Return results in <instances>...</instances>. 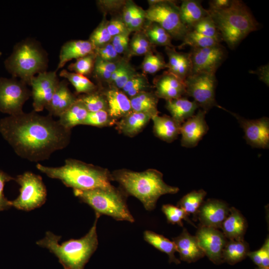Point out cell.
<instances>
[{"instance_id": "obj_1", "label": "cell", "mask_w": 269, "mask_h": 269, "mask_svg": "<svg viewBox=\"0 0 269 269\" xmlns=\"http://www.w3.org/2000/svg\"><path fill=\"white\" fill-rule=\"evenodd\" d=\"M0 133L20 157L38 162L69 143L71 130L33 110L0 120Z\"/></svg>"}, {"instance_id": "obj_2", "label": "cell", "mask_w": 269, "mask_h": 269, "mask_svg": "<svg viewBox=\"0 0 269 269\" xmlns=\"http://www.w3.org/2000/svg\"><path fill=\"white\" fill-rule=\"evenodd\" d=\"M112 181H117L120 188L128 195L138 199L147 211L153 210L159 198L167 194H175L178 187L167 184L163 174L154 169L136 172L126 169L114 171Z\"/></svg>"}, {"instance_id": "obj_3", "label": "cell", "mask_w": 269, "mask_h": 269, "mask_svg": "<svg viewBox=\"0 0 269 269\" xmlns=\"http://www.w3.org/2000/svg\"><path fill=\"white\" fill-rule=\"evenodd\" d=\"M38 170L48 177L60 180L73 190H87L111 185V173L104 168L82 161L68 158L60 167H49L37 163Z\"/></svg>"}, {"instance_id": "obj_4", "label": "cell", "mask_w": 269, "mask_h": 269, "mask_svg": "<svg viewBox=\"0 0 269 269\" xmlns=\"http://www.w3.org/2000/svg\"><path fill=\"white\" fill-rule=\"evenodd\" d=\"M99 217L96 215L93 225L88 233L80 239H70L60 244L61 237L47 231L45 237L36 243L53 254L64 269H84L98 247L96 226Z\"/></svg>"}, {"instance_id": "obj_5", "label": "cell", "mask_w": 269, "mask_h": 269, "mask_svg": "<svg viewBox=\"0 0 269 269\" xmlns=\"http://www.w3.org/2000/svg\"><path fill=\"white\" fill-rule=\"evenodd\" d=\"M207 10L222 40L231 49L259 26L250 8L241 0H232L230 6L224 9Z\"/></svg>"}, {"instance_id": "obj_6", "label": "cell", "mask_w": 269, "mask_h": 269, "mask_svg": "<svg viewBox=\"0 0 269 269\" xmlns=\"http://www.w3.org/2000/svg\"><path fill=\"white\" fill-rule=\"evenodd\" d=\"M48 64L47 53L38 41L31 38L17 43L4 61L5 69L12 77L27 85L34 76L47 71Z\"/></svg>"}, {"instance_id": "obj_7", "label": "cell", "mask_w": 269, "mask_h": 269, "mask_svg": "<svg viewBox=\"0 0 269 269\" xmlns=\"http://www.w3.org/2000/svg\"><path fill=\"white\" fill-rule=\"evenodd\" d=\"M73 193L89 205L96 215L109 216L117 221H134L127 205L128 195L121 188L111 185L87 190H73Z\"/></svg>"}, {"instance_id": "obj_8", "label": "cell", "mask_w": 269, "mask_h": 269, "mask_svg": "<svg viewBox=\"0 0 269 269\" xmlns=\"http://www.w3.org/2000/svg\"><path fill=\"white\" fill-rule=\"evenodd\" d=\"M149 8L145 11V18L158 24L171 36L182 40L189 29L182 23L179 8L168 0L150 1Z\"/></svg>"}, {"instance_id": "obj_9", "label": "cell", "mask_w": 269, "mask_h": 269, "mask_svg": "<svg viewBox=\"0 0 269 269\" xmlns=\"http://www.w3.org/2000/svg\"><path fill=\"white\" fill-rule=\"evenodd\" d=\"M14 180L20 185L19 195L10 201L11 207L29 211L43 205L47 197V190L42 177L31 172L26 171L17 175Z\"/></svg>"}, {"instance_id": "obj_10", "label": "cell", "mask_w": 269, "mask_h": 269, "mask_svg": "<svg viewBox=\"0 0 269 269\" xmlns=\"http://www.w3.org/2000/svg\"><path fill=\"white\" fill-rule=\"evenodd\" d=\"M185 95L191 97L202 110L207 112L214 107L224 110L215 99V74L200 72L192 74L185 80Z\"/></svg>"}, {"instance_id": "obj_11", "label": "cell", "mask_w": 269, "mask_h": 269, "mask_svg": "<svg viewBox=\"0 0 269 269\" xmlns=\"http://www.w3.org/2000/svg\"><path fill=\"white\" fill-rule=\"evenodd\" d=\"M31 96L27 85L21 80L12 77H0V111L16 115L22 113L25 102Z\"/></svg>"}, {"instance_id": "obj_12", "label": "cell", "mask_w": 269, "mask_h": 269, "mask_svg": "<svg viewBox=\"0 0 269 269\" xmlns=\"http://www.w3.org/2000/svg\"><path fill=\"white\" fill-rule=\"evenodd\" d=\"M192 64V74H214L224 62L227 52L221 44L205 48H191L189 52Z\"/></svg>"}, {"instance_id": "obj_13", "label": "cell", "mask_w": 269, "mask_h": 269, "mask_svg": "<svg viewBox=\"0 0 269 269\" xmlns=\"http://www.w3.org/2000/svg\"><path fill=\"white\" fill-rule=\"evenodd\" d=\"M56 72L46 71L31 79L29 86L31 87L34 111H42L50 102L60 82Z\"/></svg>"}, {"instance_id": "obj_14", "label": "cell", "mask_w": 269, "mask_h": 269, "mask_svg": "<svg viewBox=\"0 0 269 269\" xmlns=\"http://www.w3.org/2000/svg\"><path fill=\"white\" fill-rule=\"evenodd\" d=\"M226 111L237 120L245 133L244 138L253 147L268 149L269 147V119L263 117L255 120L246 119L240 115Z\"/></svg>"}, {"instance_id": "obj_15", "label": "cell", "mask_w": 269, "mask_h": 269, "mask_svg": "<svg viewBox=\"0 0 269 269\" xmlns=\"http://www.w3.org/2000/svg\"><path fill=\"white\" fill-rule=\"evenodd\" d=\"M195 236L205 255L212 262L216 265L223 263L222 253L227 239L222 232L200 225Z\"/></svg>"}, {"instance_id": "obj_16", "label": "cell", "mask_w": 269, "mask_h": 269, "mask_svg": "<svg viewBox=\"0 0 269 269\" xmlns=\"http://www.w3.org/2000/svg\"><path fill=\"white\" fill-rule=\"evenodd\" d=\"M206 113L202 109H199L192 117L182 124L180 134L182 146L188 148L196 146L207 133L209 127L205 120Z\"/></svg>"}, {"instance_id": "obj_17", "label": "cell", "mask_w": 269, "mask_h": 269, "mask_svg": "<svg viewBox=\"0 0 269 269\" xmlns=\"http://www.w3.org/2000/svg\"><path fill=\"white\" fill-rule=\"evenodd\" d=\"M230 208L224 202L217 199L203 201L197 215L200 226L218 229L227 217Z\"/></svg>"}, {"instance_id": "obj_18", "label": "cell", "mask_w": 269, "mask_h": 269, "mask_svg": "<svg viewBox=\"0 0 269 269\" xmlns=\"http://www.w3.org/2000/svg\"><path fill=\"white\" fill-rule=\"evenodd\" d=\"M172 241L181 261L188 263H193L205 256L196 237L190 234L185 228L180 235L172 239Z\"/></svg>"}, {"instance_id": "obj_19", "label": "cell", "mask_w": 269, "mask_h": 269, "mask_svg": "<svg viewBox=\"0 0 269 269\" xmlns=\"http://www.w3.org/2000/svg\"><path fill=\"white\" fill-rule=\"evenodd\" d=\"M155 85L156 96L166 101L180 98L186 94L185 82L168 71L158 77Z\"/></svg>"}, {"instance_id": "obj_20", "label": "cell", "mask_w": 269, "mask_h": 269, "mask_svg": "<svg viewBox=\"0 0 269 269\" xmlns=\"http://www.w3.org/2000/svg\"><path fill=\"white\" fill-rule=\"evenodd\" d=\"M66 80L59 82L50 102L45 107L49 115L59 117L77 100L68 88Z\"/></svg>"}, {"instance_id": "obj_21", "label": "cell", "mask_w": 269, "mask_h": 269, "mask_svg": "<svg viewBox=\"0 0 269 269\" xmlns=\"http://www.w3.org/2000/svg\"><path fill=\"white\" fill-rule=\"evenodd\" d=\"M95 53V48L89 40H73L65 42L59 53V60L56 71L63 68L65 64L74 59Z\"/></svg>"}, {"instance_id": "obj_22", "label": "cell", "mask_w": 269, "mask_h": 269, "mask_svg": "<svg viewBox=\"0 0 269 269\" xmlns=\"http://www.w3.org/2000/svg\"><path fill=\"white\" fill-rule=\"evenodd\" d=\"M168 57V72L185 82L191 74L192 64L190 53L177 52L173 48L165 47Z\"/></svg>"}, {"instance_id": "obj_23", "label": "cell", "mask_w": 269, "mask_h": 269, "mask_svg": "<svg viewBox=\"0 0 269 269\" xmlns=\"http://www.w3.org/2000/svg\"><path fill=\"white\" fill-rule=\"evenodd\" d=\"M110 116L118 121L133 112L130 98L121 90L111 88L104 94Z\"/></svg>"}, {"instance_id": "obj_24", "label": "cell", "mask_w": 269, "mask_h": 269, "mask_svg": "<svg viewBox=\"0 0 269 269\" xmlns=\"http://www.w3.org/2000/svg\"><path fill=\"white\" fill-rule=\"evenodd\" d=\"M248 227L245 218L236 208H230V212L223 222L221 229L228 240H243Z\"/></svg>"}, {"instance_id": "obj_25", "label": "cell", "mask_w": 269, "mask_h": 269, "mask_svg": "<svg viewBox=\"0 0 269 269\" xmlns=\"http://www.w3.org/2000/svg\"><path fill=\"white\" fill-rule=\"evenodd\" d=\"M153 130L154 135L167 142H171L180 134L181 124L167 115L153 116Z\"/></svg>"}, {"instance_id": "obj_26", "label": "cell", "mask_w": 269, "mask_h": 269, "mask_svg": "<svg viewBox=\"0 0 269 269\" xmlns=\"http://www.w3.org/2000/svg\"><path fill=\"white\" fill-rule=\"evenodd\" d=\"M151 118L147 114L133 111L117 122L116 129L121 134L133 137L142 131Z\"/></svg>"}, {"instance_id": "obj_27", "label": "cell", "mask_w": 269, "mask_h": 269, "mask_svg": "<svg viewBox=\"0 0 269 269\" xmlns=\"http://www.w3.org/2000/svg\"><path fill=\"white\" fill-rule=\"evenodd\" d=\"M165 107L171 117L182 125L195 114L199 106L195 101L182 97L166 101Z\"/></svg>"}, {"instance_id": "obj_28", "label": "cell", "mask_w": 269, "mask_h": 269, "mask_svg": "<svg viewBox=\"0 0 269 269\" xmlns=\"http://www.w3.org/2000/svg\"><path fill=\"white\" fill-rule=\"evenodd\" d=\"M179 8L181 20L189 30L197 22L208 15V10L203 7L200 0H183Z\"/></svg>"}, {"instance_id": "obj_29", "label": "cell", "mask_w": 269, "mask_h": 269, "mask_svg": "<svg viewBox=\"0 0 269 269\" xmlns=\"http://www.w3.org/2000/svg\"><path fill=\"white\" fill-rule=\"evenodd\" d=\"M88 113L83 103L77 98V101L59 117L58 121L64 128L71 130L76 126L82 125Z\"/></svg>"}, {"instance_id": "obj_30", "label": "cell", "mask_w": 269, "mask_h": 269, "mask_svg": "<svg viewBox=\"0 0 269 269\" xmlns=\"http://www.w3.org/2000/svg\"><path fill=\"white\" fill-rule=\"evenodd\" d=\"M133 112L147 114L152 118L158 115V98L155 94L146 91L138 93L130 99Z\"/></svg>"}, {"instance_id": "obj_31", "label": "cell", "mask_w": 269, "mask_h": 269, "mask_svg": "<svg viewBox=\"0 0 269 269\" xmlns=\"http://www.w3.org/2000/svg\"><path fill=\"white\" fill-rule=\"evenodd\" d=\"M249 252V245L244 240L227 239L222 253L223 263L235 265L244 260L248 256Z\"/></svg>"}, {"instance_id": "obj_32", "label": "cell", "mask_w": 269, "mask_h": 269, "mask_svg": "<svg viewBox=\"0 0 269 269\" xmlns=\"http://www.w3.org/2000/svg\"><path fill=\"white\" fill-rule=\"evenodd\" d=\"M144 239L148 243L160 251L168 256L169 262L176 264L180 263V261L175 256L176 252V247L173 241L163 236L156 234L151 231H145L143 234Z\"/></svg>"}, {"instance_id": "obj_33", "label": "cell", "mask_w": 269, "mask_h": 269, "mask_svg": "<svg viewBox=\"0 0 269 269\" xmlns=\"http://www.w3.org/2000/svg\"><path fill=\"white\" fill-rule=\"evenodd\" d=\"M59 76L67 79L74 87L77 94H90L96 91V86L86 76L63 69Z\"/></svg>"}, {"instance_id": "obj_34", "label": "cell", "mask_w": 269, "mask_h": 269, "mask_svg": "<svg viewBox=\"0 0 269 269\" xmlns=\"http://www.w3.org/2000/svg\"><path fill=\"white\" fill-rule=\"evenodd\" d=\"M203 189L193 190L184 195L178 202L177 206L182 209L188 215L193 214L196 218L197 212L206 195Z\"/></svg>"}, {"instance_id": "obj_35", "label": "cell", "mask_w": 269, "mask_h": 269, "mask_svg": "<svg viewBox=\"0 0 269 269\" xmlns=\"http://www.w3.org/2000/svg\"><path fill=\"white\" fill-rule=\"evenodd\" d=\"M220 42L215 39L205 36L193 30H189L178 48H183L186 45L190 46L191 48H205L218 45L220 44Z\"/></svg>"}, {"instance_id": "obj_36", "label": "cell", "mask_w": 269, "mask_h": 269, "mask_svg": "<svg viewBox=\"0 0 269 269\" xmlns=\"http://www.w3.org/2000/svg\"><path fill=\"white\" fill-rule=\"evenodd\" d=\"M135 74L134 70L130 65L126 62H120L108 82L113 85V88L121 90Z\"/></svg>"}, {"instance_id": "obj_37", "label": "cell", "mask_w": 269, "mask_h": 269, "mask_svg": "<svg viewBox=\"0 0 269 269\" xmlns=\"http://www.w3.org/2000/svg\"><path fill=\"white\" fill-rule=\"evenodd\" d=\"M151 23L146 33L149 42L155 45L173 48L170 35L158 24Z\"/></svg>"}, {"instance_id": "obj_38", "label": "cell", "mask_w": 269, "mask_h": 269, "mask_svg": "<svg viewBox=\"0 0 269 269\" xmlns=\"http://www.w3.org/2000/svg\"><path fill=\"white\" fill-rule=\"evenodd\" d=\"M84 105L88 112L108 111V104L104 94L96 91L77 97Z\"/></svg>"}, {"instance_id": "obj_39", "label": "cell", "mask_w": 269, "mask_h": 269, "mask_svg": "<svg viewBox=\"0 0 269 269\" xmlns=\"http://www.w3.org/2000/svg\"><path fill=\"white\" fill-rule=\"evenodd\" d=\"M117 122L110 116L107 110H101L88 112L82 125L104 127L115 125Z\"/></svg>"}, {"instance_id": "obj_40", "label": "cell", "mask_w": 269, "mask_h": 269, "mask_svg": "<svg viewBox=\"0 0 269 269\" xmlns=\"http://www.w3.org/2000/svg\"><path fill=\"white\" fill-rule=\"evenodd\" d=\"M191 30H193L205 36L222 41L220 33L213 19L209 15L197 22Z\"/></svg>"}, {"instance_id": "obj_41", "label": "cell", "mask_w": 269, "mask_h": 269, "mask_svg": "<svg viewBox=\"0 0 269 269\" xmlns=\"http://www.w3.org/2000/svg\"><path fill=\"white\" fill-rule=\"evenodd\" d=\"M96 55L95 53L76 59L69 65L68 69L73 72L86 76L93 71Z\"/></svg>"}, {"instance_id": "obj_42", "label": "cell", "mask_w": 269, "mask_h": 269, "mask_svg": "<svg viewBox=\"0 0 269 269\" xmlns=\"http://www.w3.org/2000/svg\"><path fill=\"white\" fill-rule=\"evenodd\" d=\"M162 211L165 214L167 222L172 224H177L180 226H183L182 220H184L195 226L188 218V214L182 209L171 204L163 205ZM196 227V226H195Z\"/></svg>"}, {"instance_id": "obj_43", "label": "cell", "mask_w": 269, "mask_h": 269, "mask_svg": "<svg viewBox=\"0 0 269 269\" xmlns=\"http://www.w3.org/2000/svg\"><path fill=\"white\" fill-rule=\"evenodd\" d=\"M147 87L148 82L145 77L136 74L128 81L121 91L130 99L145 91Z\"/></svg>"}, {"instance_id": "obj_44", "label": "cell", "mask_w": 269, "mask_h": 269, "mask_svg": "<svg viewBox=\"0 0 269 269\" xmlns=\"http://www.w3.org/2000/svg\"><path fill=\"white\" fill-rule=\"evenodd\" d=\"M143 71L146 73L154 74L167 68L163 57L159 54L149 52L146 54L142 64Z\"/></svg>"}, {"instance_id": "obj_45", "label": "cell", "mask_w": 269, "mask_h": 269, "mask_svg": "<svg viewBox=\"0 0 269 269\" xmlns=\"http://www.w3.org/2000/svg\"><path fill=\"white\" fill-rule=\"evenodd\" d=\"M107 23L103 20L91 34L89 40L95 48L103 46L112 40V37L109 34Z\"/></svg>"}, {"instance_id": "obj_46", "label": "cell", "mask_w": 269, "mask_h": 269, "mask_svg": "<svg viewBox=\"0 0 269 269\" xmlns=\"http://www.w3.org/2000/svg\"><path fill=\"white\" fill-rule=\"evenodd\" d=\"M118 63L105 61L96 56L94 73L98 77L109 81L112 74L118 67Z\"/></svg>"}, {"instance_id": "obj_47", "label": "cell", "mask_w": 269, "mask_h": 269, "mask_svg": "<svg viewBox=\"0 0 269 269\" xmlns=\"http://www.w3.org/2000/svg\"><path fill=\"white\" fill-rule=\"evenodd\" d=\"M248 256L255 264L260 267H269V239H266L264 245L258 250L250 252Z\"/></svg>"}, {"instance_id": "obj_48", "label": "cell", "mask_w": 269, "mask_h": 269, "mask_svg": "<svg viewBox=\"0 0 269 269\" xmlns=\"http://www.w3.org/2000/svg\"><path fill=\"white\" fill-rule=\"evenodd\" d=\"M133 53L136 55H142L150 52V44L146 36L137 33L133 37L130 43Z\"/></svg>"}, {"instance_id": "obj_49", "label": "cell", "mask_w": 269, "mask_h": 269, "mask_svg": "<svg viewBox=\"0 0 269 269\" xmlns=\"http://www.w3.org/2000/svg\"><path fill=\"white\" fill-rule=\"evenodd\" d=\"M14 179L15 178L0 170V211L7 210L11 207L10 201L4 195L3 188L6 182Z\"/></svg>"}, {"instance_id": "obj_50", "label": "cell", "mask_w": 269, "mask_h": 269, "mask_svg": "<svg viewBox=\"0 0 269 269\" xmlns=\"http://www.w3.org/2000/svg\"><path fill=\"white\" fill-rule=\"evenodd\" d=\"M96 55L102 60L113 62L117 58L118 54L114 49L111 43H109L103 46L95 49Z\"/></svg>"}, {"instance_id": "obj_51", "label": "cell", "mask_w": 269, "mask_h": 269, "mask_svg": "<svg viewBox=\"0 0 269 269\" xmlns=\"http://www.w3.org/2000/svg\"><path fill=\"white\" fill-rule=\"evenodd\" d=\"M107 28L112 37L118 35L130 33V30L125 23L120 19H113L107 22Z\"/></svg>"}, {"instance_id": "obj_52", "label": "cell", "mask_w": 269, "mask_h": 269, "mask_svg": "<svg viewBox=\"0 0 269 269\" xmlns=\"http://www.w3.org/2000/svg\"><path fill=\"white\" fill-rule=\"evenodd\" d=\"M129 33L123 34L113 37L111 44L118 54L125 52L129 43Z\"/></svg>"}, {"instance_id": "obj_53", "label": "cell", "mask_w": 269, "mask_h": 269, "mask_svg": "<svg viewBox=\"0 0 269 269\" xmlns=\"http://www.w3.org/2000/svg\"><path fill=\"white\" fill-rule=\"evenodd\" d=\"M145 19V11L137 6L128 29L130 31L138 30L141 26Z\"/></svg>"}, {"instance_id": "obj_54", "label": "cell", "mask_w": 269, "mask_h": 269, "mask_svg": "<svg viewBox=\"0 0 269 269\" xmlns=\"http://www.w3.org/2000/svg\"><path fill=\"white\" fill-rule=\"evenodd\" d=\"M137 5L130 3L126 5L123 12V22L128 28L134 14Z\"/></svg>"}, {"instance_id": "obj_55", "label": "cell", "mask_w": 269, "mask_h": 269, "mask_svg": "<svg viewBox=\"0 0 269 269\" xmlns=\"http://www.w3.org/2000/svg\"><path fill=\"white\" fill-rule=\"evenodd\" d=\"M232 0H212L209 2V9L222 10L231 5Z\"/></svg>"}, {"instance_id": "obj_56", "label": "cell", "mask_w": 269, "mask_h": 269, "mask_svg": "<svg viewBox=\"0 0 269 269\" xmlns=\"http://www.w3.org/2000/svg\"><path fill=\"white\" fill-rule=\"evenodd\" d=\"M258 75L260 80L269 86V65H263L258 68L256 71H251Z\"/></svg>"}, {"instance_id": "obj_57", "label": "cell", "mask_w": 269, "mask_h": 269, "mask_svg": "<svg viewBox=\"0 0 269 269\" xmlns=\"http://www.w3.org/2000/svg\"><path fill=\"white\" fill-rule=\"evenodd\" d=\"M257 269H269V267H258Z\"/></svg>"}, {"instance_id": "obj_58", "label": "cell", "mask_w": 269, "mask_h": 269, "mask_svg": "<svg viewBox=\"0 0 269 269\" xmlns=\"http://www.w3.org/2000/svg\"><path fill=\"white\" fill-rule=\"evenodd\" d=\"M1 54H2V53L0 52V56L1 55Z\"/></svg>"}]
</instances>
